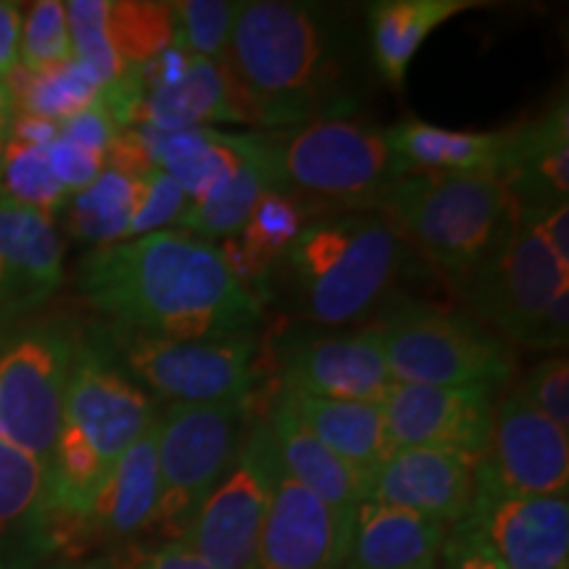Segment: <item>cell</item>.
<instances>
[{"label":"cell","mask_w":569,"mask_h":569,"mask_svg":"<svg viewBox=\"0 0 569 569\" xmlns=\"http://www.w3.org/2000/svg\"><path fill=\"white\" fill-rule=\"evenodd\" d=\"M77 290L119 340H213L256 332L264 298L234 277L222 248L159 230L92 248Z\"/></svg>","instance_id":"obj_1"},{"label":"cell","mask_w":569,"mask_h":569,"mask_svg":"<svg viewBox=\"0 0 569 569\" xmlns=\"http://www.w3.org/2000/svg\"><path fill=\"white\" fill-rule=\"evenodd\" d=\"M219 61L246 92L264 132L351 117L361 101L359 34L330 6L243 3Z\"/></svg>","instance_id":"obj_2"},{"label":"cell","mask_w":569,"mask_h":569,"mask_svg":"<svg viewBox=\"0 0 569 569\" xmlns=\"http://www.w3.org/2000/svg\"><path fill=\"white\" fill-rule=\"evenodd\" d=\"M156 411L142 390L96 340L80 338L71 367L59 440L48 467V507L56 543L82 530L106 478Z\"/></svg>","instance_id":"obj_3"},{"label":"cell","mask_w":569,"mask_h":569,"mask_svg":"<svg viewBox=\"0 0 569 569\" xmlns=\"http://www.w3.org/2000/svg\"><path fill=\"white\" fill-rule=\"evenodd\" d=\"M288 296L309 325L338 330L372 315L407 267V240L380 211L311 219L282 259Z\"/></svg>","instance_id":"obj_4"},{"label":"cell","mask_w":569,"mask_h":569,"mask_svg":"<svg viewBox=\"0 0 569 569\" xmlns=\"http://www.w3.org/2000/svg\"><path fill=\"white\" fill-rule=\"evenodd\" d=\"M380 213L457 290L519 222L515 196L490 169L403 177Z\"/></svg>","instance_id":"obj_5"},{"label":"cell","mask_w":569,"mask_h":569,"mask_svg":"<svg viewBox=\"0 0 569 569\" xmlns=\"http://www.w3.org/2000/svg\"><path fill=\"white\" fill-rule=\"evenodd\" d=\"M264 138L282 193L317 206L380 211L390 190L411 174L388 130L353 117L267 130Z\"/></svg>","instance_id":"obj_6"},{"label":"cell","mask_w":569,"mask_h":569,"mask_svg":"<svg viewBox=\"0 0 569 569\" xmlns=\"http://www.w3.org/2000/svg\"><path fill=\"white\" fill-rule=\"evenodd\" d=\"M369 327L396 382L496 393L515 377L511 346L465 311L407 301L382 311Z\"/></svg>","instance_id":"obj_7"},{"label":"cell","mask_w":569,"mask_h":569,"mask_svg":"<svg viewBox=\"0 0 569 569\" xmlns=\"http://www.w3.org/2000/svg\"><path fill=\"white\" fill-rule=\"evenodd\" d=\"M251 422V398L230 403H167L159 411V507L153 530L182 540L211 490L238 457Z\"/></svg>","instance_id":"obj_8"},{"label":"cell","mask_w":569,"mask_h":569,"mask_svg":"<svg viewBox=\"0 0 569 569\" xmlns=\"http://www.w3.org/2000/svg\"><path fill=\"white\" fill-rule=\"evenodd\" d=\"M80 332L71 325L27 327L0 348V440L51 467Z\"/></svg>","instance_id":"obj_9"},{"label":"cell","mask_w":569,"mask_h":569,"mask_svg":"<svg viewBox=\"0 0 569 569\" xmlns=\"http://www.w3.org/2000/svg\"><path fill=\"white\" fill-rule=\"evenodd\" d=\"M280 457L267 422H248L232 467L211 490L182 540L211 569H253L277 480Z\"/></svg>","instance_id":"obj_10"},{"label":"cell","mask_w":569,"mask_h":569,"mask_svg":"<svg viewBox=\"0 0 569 569\" xmlns=\"http://www.w3.org/2000/svg\"><path fill=\"white\" fill-rule=\"evenodd\" d=\"M124 372L167 403H230L253 396L259 338L122 340Z\"/></svg>","instance_id":"obj_11"},{"label":"cell","mask_w":569,"mask_h":569,"mask_svg":"<svg viewBox=\"0 0 569 569\" xmlns=\"http://www.w3.org/2000/svg\"><path fill=\"white\" fill-rule=\"evenodd\" d=\"M561 290H569V269L519 219L459 293L498 338L522 346L530 327Z\"/></svg>","instance_id":"obj_12"},{"label":"cell","mask_w":569,"mask_h":569,"mask_svg":"<svg viewBox=\"0 0 569 569\" xmlns=\"http://www.w3.org/2000/svg\"><path fill=\"white\" fill-rule=\"evenodd\" d=\"M277 375L290 393L359 403H382L396 382L372 327L298 336L282 346Z\"/></svg>","instance_id":"obj_13"},{"label":"cell","mask_w":569,"mask_h":569,"mask_svg":"<svg viewBox=\"0 0 569 569\" xmlns=\"http://www.w3.org/2000/svg\"><path fill=\"white\" fill-rule=\"evenodd\" d=\"M467 517L507 569H569L567 493H511L478 469Z\"/></svg>","instance_id":"obj_14"},{"label":"cell","mask_w":569,"mask_h":569,"mask_svg":"<svg viewBox=\"0 0 569 569\" xmlns=\"http://www.w3.org/2000/svg\"><path fill=\"white\" fill-rule=\"evenodd\" d=\"M569 432L532 409L517 390L501 396L478 469L511 493L553 496L569 488Z\"/></svg>","instance_id":"obj_15"},{"label":"cell","mask_w":569,"mask_h":569,"mask_svg":"<svg viewBox=\"0 0 569 569\" xmlns=\"http://www.w3.org/2000/svg\"><path fill=\"white\" fill-rule=\"evenodd\" d=\"M496 393L393 382L380 409L396 448H457L482 457Z\"/></svg>","instance_id":"obj_16"},{"label":"cell","mask_w":569,"mask_h":569,"mask_svg":"<svg viewBox=\"0 0 569 569\" xmlns=\"http://www.w3.org/2000/svg\"><path fill=\"white\" fill-rule=\"evenodd\" d=\"M480 457L457 448H393L369 480L367 501L438 519L446 528L469 515Z\"/></svg>","instance_id":"obj_17"},{"label":"cell","mask_w":569,"mask_h":569,"mask_svg":"<svg viewBox=\"0 0 569 569\" xmlns=\"http://www.w3.org/2000/svg\"><path fill=\"white\" fill-rule=\"evenodd\" d=\"M351 538L315 493L280 475L253 569H340Z\"/></svg>","instance_id":"obj_18"},{"label":"cell","mask_w":569,"mask_h":569,"mask_svg":"<svg viewBox=\"0 0 569 569\" xmlns=\"http://www.w3.org/2000/svg\"><path fill=\"white\" fill-rule=\"evenodd\" d=\"M63 280V243L53 219L0 196V319L51 298Z\"/></svg>","instance_id":"obj_19"},{"label":"cell","mask_w":569,"mask_h":569,"mask_svg":"<svg viewBox=\"0 0 569 569\" xmlns=\"http://www.w3.org/2000/svg\"><path fill=\"white\" fill-rule=\"evenodd\" d=\"M264 422L272 432L277 457L282 472L298 486L315 493L338 519L340 530L351 538L353 519L361 503L367 501V480L356 475L343 459L319 440L303 419L290 407L288 396L280 388L269 401Z\"/></svg>","instance_id":"obj_20"},{"label":"cell","mask_w":569,"mask_h":569,"mask_svg":"<svg viewBox=\"0 0 569 569\" xmlns=\"http://www.w3.org/2000/svg\"><path fill=\"white\" fill-rule=\"evenodd\" d=\"M156 169L167 172L188 196L190 206H198L232 180L253 153L259 151V132L232 134L211 127L190 130H153L132 127Z\"/></svg>","instance_id":"obj_21"},{"label":"cell","mask_w":569,"mask_h":569,"mask_svg":"<svg viewBox=\"0 0 569 569\" xmlns=\"http://www.w3.org/2000/svg\"><path fill=\"white\" fill-rule=\"evenodd\" d=\"M56 549L46 467L0 440V569H34Z\"/></svg>","instance_id":"obj_22"},{"label":"cell","mask_w":569,"mask_h":569,"mask_svg":"<svg viewBox=\"0 0 569 569\" xmlns=\"http://www.w3.org/2000/svg\"><path fill=\"white\" fill-rule=\"evenodd\" d=\"M519 209L565 203L569 196V109L561 92L540 117L511 127L501 172Z\"/></svg>","instance_id":"obj_23"},{"label":"cell","mask_w":569,"mask_h":569,"mask_svg":"<svg viewBox=\"0 0 569 569\" xmlns=\"http://www.w3.org/2000/svg\"><path fill=\"white\" fill-rule=\"evenodd\" d=\"M206 122H246L259 127V117L222 61L193 56L180 82L142 98L132 127L172 132L206 127Z\"/></svg>","instance_id":"obj_24"},{"label":"cell","mask_w":569,"mask_h":569,"mask_svg":"<svg viewBox=\"0 0 569 569\" xmlns=\"http://www.w3.org/2000/svg\"><path fill=\"white\" fill-rule=\"evenodd\" d=\"M446 530L438 519L365 501L356 511L340 569H430L440 557Z\"/></svg>","instance_id":"obj_25"},{"label":"cell","mask_w":569,"mask_h":569,"mask_svg":"<svg viewBox=\"0 0 569 569\" xmlns=\"http://www.w3.org/2000/svg\"><path fill=\"white\" fill-rule=\"evenodd\" d=\"M156 436H159V415L113 465L84 519L82 532H92L106 540H127L153 528L156 507H159Z\"/></svg>","instance_id":"obj_26"},{"label":"cell","mask_w":569,"mask_h":569,"mask_svg":"<svg viewBox=\"0 0 569 569\" xmlns=\"http://www.w3.org/2000/svg\"><path fill=\"white\" fill-rule=\"evenodd\" d=\"M280 390L288 396L290 407L303 419V425L369 486L377 469L396 448L388 436L380 403L327 401V398H309L290 393L284 388Z\"/></svg>","instance_id":"obj_27"},{"label":"cell","mask_w":569,"mask_h":569,"mask_svg":"<svg viewBox=\"0 0 569 569\" xmlns=\"http://www.w3.org/2000/svg\"><path fill=\"white\" fill-rule=\"evenodd\" d=\"M315 209H319L317 203L293 193L269 190V193L261 196L243 230L230 240H222V246H219L234 277L246 288H251L256 296L264 298L261 282H267L269 272L282 259V253L288 251V246L298 238V232L311 219H317L311 217Z\"/></svg>","instance_id":"obj_28"},{"label":"cell","mask_w":569,"mask_h":569,"mask_svg":"<svg viewBox=\"0 0 569 569\" xmlns=\"http://www.w3.org/2000/svg\"><path fill=\"white\" fill-rule=\"evenodd\" d=\"M478 6V0H380L369 6V53L382 80L403 88L422 42L448 19Z\"/></svg>","instance_id":"obj_29"},{"label":"cell","mask_w":569,"mask_h":569,"mask_svg":"<svg viewBox=\"0 0 569 569\" xmlns=\"http://www.w3.org/2000/svg\"><path fill=\"white\" fill-rule=\"evenodd\" d=\"M396 153L417 172H501L507 159L511 127L498 132L443 130L422 119H403L388 130Z\"/></svg>","instance_id":"obj_30"},{"label":"cell","mask_w":569,"mask_h":569,"mask_svg":"<svg viewBox=\"0 0 569 569\" xmlns=\"http://www.w3.org/2000/svg\"><path fill=\"white\" fill-rule=\"evenodd\" d=\"M259 151L253 153V159L230 182L222 184L209 201L184 209L180 222H177L182 227V232L209 240V243H213V240H230L243 230V224L251 217L256 203L261 201V196L269 193V190L282 193L272 159H269L264 132H259Z\"/></svg>","instance_id":"obj_31"},{"label":"cell","mask_w":569,"mask_h":569,"mask_svg":"<svg viewBox=\"0 0 569 569\" xmlns=\"http://www.w3.org/2000/svg\"><path fill=\"white\" fill-rule=\"evenodd\" d=\"M142 177H130L106 167L96 182L69 198L67 232L80 243L96 248L124 243L140 198Z\"/></svg>","instance_id":"obj_32"},{"label":"cell","mask_w":569,"mask_h":569,"mask_svg":"<svg viewBox=\"0 0 569 569\" xmlns=\"http://www.w3.org/2000/svg\"><path fill=\"white\" fill-rule=\"evenodd\" d=\"M13 113H30L48 122H67L69 117L80 113L101 101V84L80 61L71 59L67 67L30 74L17 67L6 80Z\"/></svg>","instance_id":"obj_33"},{"label":"cell","mask_w":569,"mask_h":569,"mask_svg":"<svg viewBox=\"0 0 569 569\" xmlns=\"http://www.w3.org/2000/svg\"><path fill=\"white\" fill-rule=\"evenodd\" d=\"M109 40L124 69H138L174 46L172 3L122 0L109 3Z\"/></svg>","instance_id":"obj_34"},{"label":"cell","mask_w":569,"mask_h":569,"mask_svg":"<svg viewBox=\"0 0 569 569\" xmlns=\"http://www.w3.org/2000/svg\"><path fill=\"white\" fill-rule=\"evenodd\" d=\"M0 196L46 213L48 219L67 209L71 198L67 188L56 180L46 148L24 146L17 140H9L0 159Z\"/></svg>","instance_id":"obj_35"},{"label":"cell","mask_w":569,"mask_h":569,"mask_svg":"<svg viewBox=\"0 0 569 569\" xmlns=\"http://www.w3.org/2000/svg\"><path fill=\"white\" fill-rule=\"evenodd\" d=\"M243 3L238 0H180L172 3L174 48L198 59L219 61L232 40L234 21Z\"/></svg>","instance_id":"obj_36"},{"label":"cell","mask_w":569,"mask_h":569,"mask_svg":"<svg viewBox=\"0 0 569 569\" xmlns=\"http://www.w3.org/2000/svg\"><path fill=\"white\" fill-rule=\"evenodd\" d=\"M63 9H67V24L74 61H80L82 67L96 77L101 90L109 88V84L117 80H122L127 69L124 63L119 61V56L113 53L109 27H106L109 0H71V3H63Z\"/></svg>","instance_id":"obj_37"},{"label":"cell","mask_w":569,"mask_h":569,"mask_svg":"<svg viewBox=\"0 0 569 569\" xmlns=\"http://www.w3.org/2000/svg\"><path fill=\"white\" fill-rule=\"evenodd\" d=\"M74 59L67 24V9L59 0H38L21 19L19 67L30 74L61 69Z\"/></svg>","instance_id":"obj_38"},{"label":"cell","mask_w":569,"mask_h":569,"mask_svg":"<svg viewBox=\"0 0 569 569\" xmlns=\"http://www.w3.org/2000/svg\"><path fill=\"white\" fill-rule=\"evenodd\" d=\"M188 206L190 201L182 193L180 184L167 172L153 167L140 182V198L138 206H134L130 230H127V240L142 238V234L159 232L163 227L177 224Z\"/></svg>","instance_id":"obj_39"},{"label":"cell","mask_w":569,"mask_h":569,"mask_svg":"<svg viewBox=\"0 0 569 569\" xmlns=\"http://www.w3.org/2000/svg\"><path fill=\"white\" fill-rule=\"evenodd\" d=\"M515 390L559 430L569 432V361L565 353L538 361Z\"/></svg>","instance_id":"obj_40"},{"label":"cell","mask_w":569,"mask_h":569,"mask_svg":"<svg viewBox=\"0 0 569 569\" xmlns=\"http://www.w3.org/2000/svg\"><path fill=\"white\" fill-rule=\"evenodd\" d=\"M440 559H443V569H507L469 517L446 530Z\"/></svg>","instance_id":"obj_41"},{"label":"cell","mask_w":569,"mask_h":569,"mask_svg":"<svg viewBox=\"0 0 569 569\" xmlns=\"http://www.w3.org/2000/svg\"><path fill=\"white\" fill-rule=\"evenodd\" d=\"M48 163H51L56 180L67 188L69 196H77L80 190L88 188L98 180V174L106 169L103 156L84 151V148L74 146V142L56 138L51 146H46Z\"/></svg>","instance_id":"obj_42"},{"label":"cell","mask_w":569,"mask_h":569,"mask_svg":"<svg viewBox=\"0 0 569 569\" xmlns=\"http://www.w3.org/2000/svg\"><path fill=\"white\" fill-rule=\"evenodd\" d=\"M59 138L74 142V146L84 148V151H92L106 159L111 142L119 138V127L109 117V111L103 109L101 101H98L96 106H90V109L74 113L67 122H61Z\"/></svg>","instance_id":"obj_43"},{"label":"cell","mask_w":569,"mask_h":569,"mask_svg":"<svg viewBox=\"0 0 569 569\" xmlns=\"http://www.w3.org/2000/svg\"><path fill=\"white\" fill-rule=\"evenodd\" d=\"M519 219L543 240L559 264L569 269V201L519 209Z\"/></svg>","instance_id":"obj_44"},{"label":"cell","mask_w":569,"mask_h":569,"mask_svg":"<svg viewBox=\"0 0 569 569\" xmlns=\"http://www.w3.org/2000/svg\"><path fill=\"white\" fill-rule=\"evenodd\" d=\"M124 569H211L184 540H167L156 549H130Z\"/></svg>","instance_id":"obj_45"},{"label":"cell","mask_w":569,"mask_h":569,"mask_svg":"<svg viewBox=\"0 0 569 569\" xmlns=\"http://www.w3.org/2000/svg\"><path fill=\"white\" fill-rule=\"evenodd\" d=\"M19 34H21V11L19 3L0 0V80L19 67Z\"/></svg>","instance_id":"obj_46"},{"label":"cell","mask_w":569,"mask_h":569,"mask_svg":"<svg viewBox=\"0 0 569 569\" xmlns=\"http://www.w3.org/2000/svg\"><path fill=\"white\" fill-rule=\"evenodd\" d=\"M59 138V124L48 122L42 117H30V113H13L11 122V140L24 142V146L46 148Z\"/></svg>","instance_id":"obj_47"},{"label":"cell","mask_w":569,"mask_h":569,"mask_svg":"<svg viewBox=\"0 0 569 569\" xmlns=\"http://www.w3.org/2000/svg\"><path fill=\"white\" fill-rule=\"evenodd\" d=\"M11 122H13V103L9 96V88L0 80V159H3L6 146L11 140Z\"/></svg>","instance_id":"obj_48"},{"label":"cell","mask_w":569,"mask_h":569,"mask_svg":"<svg viewBox=\"0 0 569 569\" xmlns=\"http://www.w3.org/2000/svg\"><path fill=\"white\" fill-rule=\"evenodd\" d=\"M53 569H109V565L106 561H92V565H59Z\"/></svg>","instance_id":"obj_49"},{"label":"cell","mask_w":569,"mask_h":569,"mask_svg":"<svg viewBox=\"0 0 569 569\" xmlns=\"http://www.w3.org/2000/svg\"><path fill=\"white\" fill-rule=\"evenodd\" d=\"M430 569H438V567H430Z\"/></svg>","instance_id":"obj_50"}]
</instances>
